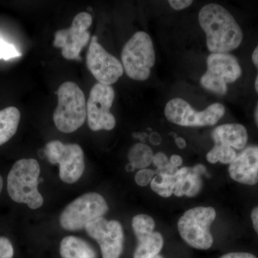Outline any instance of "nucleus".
<instances>
[{
	"mask_svg": "<svg viewBox=\"0 0 258 258\" xmlns=\"http://www.w3.org/2000/svg\"><path fill=\"white\" fill-rule=\"evenodd\" d=\"M199 23L212 53H229L240 46L243 32L235 19L221 5L211 3L199 13Z\"/></svg>",
	"mask_w": 258,
	"mask_h": 258,
	"instance_id": "f257e3e1",
	"label": "nucleus"
},
{
	"mask_svg": "<svg viewBox=\"0 0 258 258\" xmlns=\"http://www.w3.org/2000/svg\"><path fill=\"white\" fill-rule=\"evenodd\" d=\"M40 166L34 159H23L12 167L8 177V191L13 201L26 204L36 210L43 205V198L38 191Z\"/></svg>",
	"mask_w": 258,
	"mask_h": 258,
	"instance_id": "f03ea898",
	"label": "nucleus"
},
{
	"mask_svg": "<svg viewBox=\"0 0 258 258\" xmlns=\"http://www.w3.org/2000/svg\"><path fill=\"white\" fill-rule=\"evenodd\" d=\"M57 105L53 113L55 126L70 134L81 128L87 118V102L76 83L64 82L57 91Z\"/></svg>",
	"mask_w": 258,
	"mask_h": 258,
	"instance_id": "7ed1b4c3",
	"label": "nucleus"
},
{
	"mask_svg": "<svg viewBox=\"0 0 258 258\" xmlns=\"http://www.w3.org/2000/svg\"><path fill=\"white\" fill-rule=\"evenodd\" d=\"M155 60L152 38L145 32H136L122 50L123 70L130 79L135 81H144L149 79Z\"/></svg>",
	"mask_w": 258,
	"mask_h": 258,
	"instance_id": "20e7f679",
	"label": "nucleus"
},
{
	"mask_svg": "<svg viewBox=\"0 0 258 258\" xmlns=\"http://www.w3.org/2000/svg\"><path fill=\"white\" fill-rule=\"evenodd\" d=\"M216 215V211L211 207L188 210L178 221V230L181 238L194 248L210 249L214 242L210 227Z\"/></svg>",
	"mask_w": 258,
	"mask_h": 258,
	"instance_id": "39448f33",
	"label": "nucleus"
},
{
	"mask_svg": "<svg viewBox=\"0 0 258 258\" xmlns=\"http://www.w3.org/2000/svg\"><path fill=\"white\" fill-rule=\"evenodd\" d=\"M105 199L98 193L85 194L70 203L60 215L61 227L68 231H77L86 228L108 212Z\"/></svg>",
	"mask_w": 258,
	"mask_h": 258,
	"instance_id": "423d86ee",
	"label": "nucleus"
},
{
	"mask_svg": "<svg viewBox=\"0 0 258 258\" xmlns=\"http://www.w3.org/2000/svg\"><path fill=\"white\" fill-rule=\"evenodd\" d=\"M206 73L200 79V84L207 91L224 96L227 84L235 82L242 75L238 60L230 53H211L207 59Z\"/></svg>",
	"mask_w": 258,
	"mask_h": 258,
	"instance_id": "0eeeda50",
	"label": "nucleus"
},
{
	"mask_svg": "<svg viewBox=\"0 0 258 258\" xmlns=\"http://www.w3.org/2000/svg\"><path fill=\"white\" fill-rule=\"evenodd\" d=\"M225 113V106L215 103L206 109L197 111L181 98H174L166 103L164 115L166 119L181 126L202 127L216 124Z\"/></svg>",
	"mask_w": 258,
	"mask_h": 258,
	"instance_id": "6e6552de",
	"label": "nucleus"
},
{
	"mask_svg": "<svg viewBox=\"0 0 258 258\" xmlns=\"http://www.w3.org/2000/svg\"><path fill=\"white\" fill-rule=\"evenodd\" d=\"M44 154L51 164H59L60 179L64 182L73 184L83 175L84 153L78 144H64L60 141H52L45 146Z\"/></svg>",
	"mask_w": 258,
	"mask_h": 258,
	"instance_id": "1a4fd4ad",
	"label": "nucleus"
},
{
	"mask_svg": "<svg viewBox=\"0 0 258 258\" xmlns=\"http://www.w3.org/2000/svg\"><path fill=\"white\" fill-rule=\"evenodd\" d=\"M114 98L111 86L98 83L91 88L87 101V119L88 126L93 132L114 128L116 121L110 112Z\"/></svg>",
	"mask_w": 258,
	"mask_h": 258,
	"instance_id": "9d476101",
	"label": "nucleus"
},
{
	"mask_svg": "<svg viewBox=\"0 0 258 258\" xmlns=\"http://www.w3.org/2000/svg\"><path fill=\"white\" fill-rule=\"evenodd\" d=\"M92 23V16L89 13H79L75 17L69 28L55 32L53 45L61 48L64 58L67 60L80 58L81 50L91 38V34L88 29Z\"/></svg>",
	"mask_w": 258,
	"mask_h": 258,
	"instance_id": "9b49d317",
	"label": "nucleus"
},
{
	"mask_svg": "<svg viewBox=\"0 0 258 258\" xmlns=\"http://www.w3.org/2000/svg\"><path fill=\"white\" fill-rule=\"evenodd\" d=\"M86 64L97 81L108 86L116 83L124 72L122 62L105 50L98 42V37L96 36H93L91 39L86 57Z\"/></svg>",
	"mask_w": 258,
	"mask_h": 258,
	"instance_id": "f8f14e48",
	"label": "nucleus"
},
{
	"mask_svg": "<svg viewBox=\"0 0 258 258\" xmlns=\"http://www.w3.org/2000/svg\"><path fill=\"white\" fill-rule=\"evenodd\" d=\"M90 237L96 240L101 247L103 258H119L123 249L124 234L123 227L116 220L108 221L100 217L86 227Z\"/></svg>",
	"mask_w": 258,
	"mask_h": 258,
	"instance_id": "ddd939ff",
	"label": "nucleus"
},
{
	"mask_svg": "<svg viewBox=\"0 0 258 258\" xmlns=\"http://www.w3.org/2000/svg\"><path fill=\"white\" fill-rule=\"evenodd\" d=\"M232 179L240 184L255 185L258 183V146L244 148L229 166Z\"/></svg>",
	"mask_w": 258,
	"mask_h": 258,
	"instance_id": "4468645a",
	"label": "nucleus"
},
{
	"mask_svg": "<svg viewBox=\"0 0 258 258\" xmlns=\"http://www.w3.org/2000/svg\"><path fill=\"white\" fill-rule=\"evenodd\" d=\"M205 172L206 168L202 164L178 169L174 174L175 183L173 195L176 197L189 198L197 196L203 187L201 175Z\"/></svg>",
	"mask_w": 258,
	"mask_h": 258,
	"instance_id": "2eb2a0df",
	"label": "nucleus"
},
{
	"mask_svg": "<svg viewBox=\"0 0 258 258\" xmlns=\"http://www.w3.org/2000/svg\"><path fill=\"white\" fill-rule=\"evenodd\" d=\"M212 138L215 142V145L242 150L247 145L248 135L244 125L239 123H227L214 129Z\"/></svg>",
	"mask_w": 258,
	"mask_h": 258,
	"instance_id": "dca6fc26",
	"label": "nucleus"
},
{
	"mask_svg": "<svg viewBox=\"0 0 258 258\" xmlns=\"http://www.w3.org/2000/svg\"><path fill=\"white\" fill-rule=\"evenodd\" d=\"M60 252L62 258H96L94 249L86 241L74 236L61 241Z\"/></svg>",
	"mask_w": 258,
	"mask_h": 258,
	"instance_id": "f3484780",
	"label": "nucleus"
},
{
	"mask_svg": "<svg viewBox=\"0 0 258 258\" xmlns=\"http://www.w3.org/2000/svg\"><path fill=\"white\" fill-rule=\"evenodd\" d=\"M21 114L16 107L0 111V146L8 142L18 130Z\"/></svg>",
	"mask_w": 258,
	"mask_h": 258,
	"instance_id": "a211bd4d",
	"label": "nucleus"
},
{
	"mask_svg": "<svg viewBox=\"0 0 258 258\" xmlns=\"http://www.w3.org/2000/svg\"><path fill=\"white\" fill-rule=\"evenodd\" d=\"M164 238L160 232H154L150 235L138 240L134 258H154L161 252Z\"/></svg>",
	"mask_w": 258,
	"mask_h": 258,
	"instance_id": "6ab92c4d",
	"label": "nucleus"
},
{
	"mask_svg": "<svg viewBox=\"0 0 258 258\" xmlns=\"http://www.w3.org/2000/svg\"><path fill=\"white\" fill-rule=\"evenodd\" d=\"M128 158L130 164L134 169H146L152 163L154 153L147 144H134L129 150Z\"/></svg>",
	"mask_w": 258,
	"mask_h": 258,
	"instance_id": "aec40b11",
	"label": "nucleus"
},
{
	"mask_svg": "<svg viewBox=\"0 0 258 258\" xmlns=\"http://www.w3.org/2000/svg\"><path fill=\"white\" fill-rule=\"evenodd\" d=\"M174 183V174L171 175L166 173H159L154 176V179L151 181V188L159 196L167 198L173 195Z\"/></svg>",
	"mask_w": 258,
	"mask_h": 258,
	"instance_id": "412c9836",
	"label": "nucleus"
},
{
	"mask_svg": "<svg viewBox=\"0 0 258 258\" xmlns=\"http://www.w3.org/2000/svg\"><path fill=\"white\" fill-rule=\"evenodd\" d=\"M155 225L154 219L144 214L136 215L132 220V228L137 240H142L152 234Z\"/></svg>",
	"mask_w": 258,
	"mask_h": 258,
	"instance_id": "4be33fe9",
	"label": "nucleus"
},
{
	"mask_svg": "<svg viewBox=\"0 0 258 258\" xmlns=\"http://www.w3.org/2000/svg\"><path fill=\"white\" fill-rule=\"evenodd\" d=\"M237 157V153L232 148L215 145L207 154V160L211 164L220 161L224 164H230Z\"/></svg>",
	"mask_w": 258,
	"mask_h": 258,
	"instance_id": "5701e85b",
	"label": "nucleus"
},
{
	"mask_svg": "<svg viewBox=\"0 0 258 258\" xmlns=\"http://www.w3.org/2000/svg\"><path fill=\"white\" fill-rule=\"evenodd\" d=\"M20 55L21 54L18 52L14 45L5 42L0 37V58L7 60L20 57Z\"/></svg>",
	"mask_w": 258,
	"mask_h": 258,
	"instance_id": "b1692460",
	"label": "nucleus"
},
{
	"mask_svg": "<svg viewBox=\"0 0 258 258\" xmlns=\"http://www.w3.org/2000/svg\"><path fill=\"white\" fill-rule=\"evenodd\" d=\"M155 174L156 171L152 170V169H141L136 174V183L140 186H147L154 179Z\"/></svg>",
	"mask_w": 258,
	"mask_h": 258,
	"instance_id": "393cba45",
	"label": "nucleus"
},
{
	"mask_svg": "<svg viewBox=\"0 0 258 258\" xmlns=\"http://www.w3.org/2000/svg\"><path fill=\"white\" fill-rule=\"evenodd\" d=\"M14 249L9 239L0 237V258H13Z\"/></svg>",
	"mask_w": 258,
	"mask_h": 258,
	"instance_id": "a878e982",
	"label": "nucleus"
},
{
	"mask_svg": "<svg viewBox=\"0 0 258 258\" xmlns=\"http://www.w3.org/2000/svg\"><path fill=\"white\" fill-rule=\"evenodd\" d=\"M171 8L175 10H182L186 9L192 4L191 0H170L168 2Z\"/></svg>",
	"mask_w": 258,
	"mask_h": 258,
	"instance_id": "bb28decb",
	"label": "nucleus"
},
{
	"mask_svg": "<svg viewBox=\"0 0 258 258\" xmlns=\"http://www.w3.org/2000/svg\"><path fill=\"white\" fill-rule=\"evenodd\" d=\"M220 258H257L253 254L249 253V252H230L224 254Z\"/></svg>",
	"mask_w": 258,
	"mask_h": 258,
	"instance_id": "cd10ccee",
	"label": "nucleus"
},
{
	"mask_svg": "<svg viewBox=\"0 0 258 258\" xmlns=\"http://www.w3.org/2000/svg\"><path fill=\"white\" fill-rule=\"evenodd\" d=\"M252 60L257 70V77H256L255 81H254V88H255L256 92L258 93V45L252 52Z\"/></svg>",
	"mask_w": 258,
	"mask_h": 258,
	"instance_id": "c85d7f7f",
	"label": "nucleus"
},
{
	"mask_svg": "<svg viewBox=\"0 0 258 258\" xmlns=\"http://www.w3.org/2000/svg\"><path fill=\"white\" fill-rule=\"evenodd\" d=\"M251 220H252L254 230L258 235V207L254 208L251 212Z\"/></svg>",
	"mask_w": 258,
	"mask_h": 258,
	"instance_id": "c756f323",
	"label": "nucleus"
},
{
	"mask_svg": "<svg viewBox=\"0 0 258 258\" xmlns=\"http://www.w3.org/2000/svg\"><path fill=\"white\" fill-rule=\"evenodd\" d=\"M149 142L154 146L159 145L161 143V137L160 134L157 132H153L149 136Z\"/></svg>",
	"mask_w": 258,
	"mask_h": 258,
	"instance_id": "7c9ffc66",
	"label": "nucleus"
},
{
	"mask_svg": "<svg viewBox=\"0 0 258 258\" xmlns=\"http://www.w3.org/2000/svg\"><path fill=\"white\" fill-rule=\"evenodd\" d=\"M169 161H170L171 164L173 166H175L176 168L181 166L183 163L182 158L179 155H176V154L171 156Z\"/></svg>",
	"mask_w": 258,
	"mask_h": 258,
	"instance_id": "2f4dec72",
	"label": "nucleus"
},
{
	"mask_svg": "<svg viewBox=\"0 0 258 258\" xmlns=\"http://www.w3.org/2000/svg\"><path fill=\"white\" fill-rule=\"evenodd\" d=\"M175 143L179 149H184L186 147V141L184 139L181 138V137H176Z\"/></svg>",
	"mask_w": 258,
	"mask_h": 258,
	"instance_id": "473e14b6",
	"label": "nucleus"
},
{
	"mask_svg": "<svg viewBox=\"0 0 258 258\" xmlns=\"http://www.w3.org/2000/svg\"><path fill=\"white\" fill-rule=\"evenodd\" d=\"M133 137L134 138L139 139H141V140L143 141L144 139H145L146 137H147V134L140 133L134 134Z\"/></svg>",
	"mask_w": 258,
	"mask_h": 258,
	"instance_id": "72a5a7b5",
	"label": "nucleus"
},
{
	"mask_svg": "<svg viewBox=\"0 0 258 258\" xmlns=\"http://www.w3.org/2000/svg\"><path fill=\"white\" fill-rule=\"evenodd\" d=\"M254 120H255L256 124H257L258 127V102L257 103V106H256L255 109H254Z\"/></svg>",
	"mask_w": 258,
	"mask_h": 258,
	"instance_id": "f704fd0d",
	"label": "nucleus"
},
{
	"mask_svg": "<svg viewBox=\"0 0 258 258\" xmlns=\"http://www.w3.org/2000/svg\"><path fill=\"white\" fill-rule=\"evenodd\" d=\"M134 169H134L133 166H132V164H129L126 166V170L128 171H134Z\"/></svg>",
	"mask_w": 258,
	"mask_h": 258,
	"instance_id": "c9c22d12",
	"label": "nucleus"
},
{
	"mask_svg": "<svg viewBox=\"0 0 258 258\" xmlns=\"http://www.w3.org/2000/svg\"><path fill=\"white\" fill-rule=\"evenodd\" d=\"M3 179L2 178L1 175H0V193H1L2 190H3Z\"/></svg>",
	"mask_w": 258,
	"mask_h": 258,
	"instance_id": "e433bc0d",
	"label": "nucleus"
},
{
	"mask_svg": "<svg viewBox=\"0 0 258 258\" xmlns=\"http://www.w3.org/2000/svg\"><path fill=\"white\" fill-rule=\"evenodd\" d=\"M154 258H163V257L162 256L160 255V254H158L157 256H156V257Z\"/></svg>",
	"mask_w": 258,
	"mask_h": 258,
	"instance_id": "4c0bfd02",
	"label": "nucleus"
}]
</instances>
